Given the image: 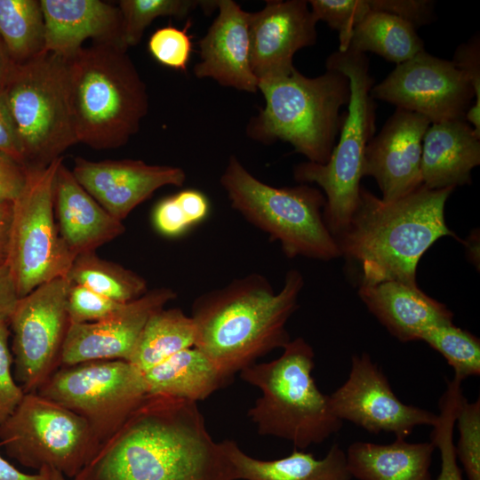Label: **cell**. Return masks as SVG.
Masks as SVG:
<instances>
[{
    "mask_svg": "<svg viewBox=\"0 0 480 480\" xmlns=\"http://www.w3.org/2000/svg\"><path fill=\"white\" fill-rule=\"evenodd\" d=\"M73 480H236L197 403L148 395Z\"/></svg>",
    "mask_w": 480,
    "mask_h": 480,
    "instance_id": "obj_1",
    "label": "cell"
},
{
    "mask_svg": "<svg viewBox=\"0 0 480 480\" xmlns=\"http://www.w3.org/2000/svg\"><path fill=\"white\" fill-rule=\"evenodd\" d=\"M303 285L300 272L291 269L276 293L265 276L254 273L197 297L191 316L194 347L229 379L291 340L285 325Z\"/></svg>",
    "mask_w": 480,
    "mask_h": 480,
    "instance_id": "obj_2",
    "label": "cell"
},
{
    "mask_svg": "<svg viewBox=\"0 0 480 480\" xmlns=\"http://www.w3.org/2000/svg\"><path fill=\"white\" fill-rule=\"evenodd\" d=\"M453 188L430 189L423 184L392 202L364 187L347 226L334 236L340 256L356 265L360 285L385 281L417 284L421 256L439 238L456 237L444 220Z\"/></svg>",
    "mask_w": 480,
    "mask_h": 480,
    "instance_id": "obj_3",
    "label": "cell"
},
{
    "mask_svg": "<svg viewBox=\"0 0 480 480\" xmlns=\"http://www.w3.org/2000/svg\"><path fill=\"white\" fill-rule=\"evenodd\" d=\"M126 51L116 44L93 43L66 59L77 143L94 149L116 148L139 131L148 97Z\"/></svg>",
    "mask_w": 480,
    "mask_h": 480,
    "instance_id": "obj_4",
    "label": "cell"
},
{
    "mask_svg": "<svg viewBox=\"0 0 480 480\" xmlns=\"http://www.w3.org/2000/svg\"><path fill=\"white\" fill-rule=\"evenodd\" d=\"M259 90L266 104L247 124V136L264 144L288 142L308 162L326 164L343 123L340 108L349 102L348 78L333 68L313 78L295 68L260 82Z\"/></svg>",
    "mask_w": 480,
    "mask_h": 480,
    "instance_id": "obj_5",
    "label": "cell"
},
{
    "mask_svg": "<svg viewBox=\"0 0 480 480\" xmlns=\"http://www.w3.org/2000/svg\"><path fill=\"white\" fill-rule=\"evenodd\" d=\"M283 349L282 355L270 362L244 368L240 377L261 392L248 411L259 434L287 440L303 450L337 433L342 421L312 375V347L299 337Z\"/></svg>",
    "mask_w": 480,
    "mask_h": 480,
    "instance_id": "obj_6",
    "label": "cell"
},
{
    "mask_svg": "<svg viewBox=\"0 0 480 480\" xmlns=\"http://www.w3.org/2000/svg\"><path fill=\"white\" fill-rule=\"evenodd\" d=\"M369 68L365 53L349 49L328 57L326 68L342 72L350 84L340 136L326 164L306 161L293 168L295 180L316 183L324 190L323 217L333 236L347 226L358 205L364 151L375 131L376 104L371 95L373 78Z\"/></svg>",
    "mask_w": 480,
    "mask_h": 480,
    "instance_id": "obj_7",
    "label": "cell"
},
{
    "mask_svg": "<svg viewBox=\"0 0 480 480\" xmlns=\"http://www.w3.org/2000/svg\"><path fill=\"white\" fill-rule=\"evenodd\" d=\"M220 183L231 206L248 222L280 243L289 259L331 260L340 256L323 217L325 196L307 184L275 188L254 177L231 156Z\"/></svg>",
    "mask_w": 480,
    "mask_h": 480,
    "instance_id": "obj_8",
    "label": "cell"
},
{
    "mask_svg": "<svg viewBox=\"0 0 480 480\" xmlns=\"http://www.w3.org/2000/svg\"><path fill=\"white\" fill-rule=\"evenodd\" d=\"M2 95L14 124L27 169L46 167L77 143L66 59L44 52L16 64Z\"/></svg>",
    "mask_w": 480,
    "mask_h": 480,
    "instance_id": "obj_9",
    "label": "cell"
},
{
    "mask_svg": "<svg viewBox=\"0 0 480 480\" xmlns=\"http://www.w3.org/2000/svg\"><path fill=\"white\" fill-rule=\"evenodd\" d=\"M0 444L20 465L75 478L100 446L80 415L37 393H26L0 424Z\"/></svg>",
    "mask_w": 480,
    "mask_h": 480,
    "instance_id": "obj_10",
    "label": "cell"
},
{
    "mask_svg": "<svg viewBox=\"0 0 480 480\" xmlns=\"http://www.w3.org/2000/svg\"><path fill=\"white\" fill-rule=\"evenodd\" d=\"M62 156L27 169L26 185L13 202L6 265L22 298L41 284L65 277L76 256L61 239L54 216L53 181Z\"/></svg>",
    "mask_w": 480,
    "mask_h": 480,
    "instance_id": "obj_11",
    "label": "cell"
},
{
    "mask_svg": "<svg viewBox=\"0 0 480 480\" xmlns=\"http://www.w3.org/2000/svg\"><path fill=\"white\" fill-rule=\"evenodd\" d=\"M36 393L83 417L100 444L111 436L148 396L143 372L125 360L60 366Z\"/></svg>",
    "mask_w": 480,
    "mask_h": 480,
    "instance_id": "obj_12",
    "label": "cell"
},
{
    "mask_svg": "<svg viewBox=\"0 0 480 480\" xmlns=\"http://www.w3.org/2000/svg\"><path fill=\"white\" fill-rule=\"evenodd\" d=\"M69 281L58 277L20 298L8 321L13 375L25 393H36L60 367L69 318Z\"/></svg>",
    "mask_w": 480,
    "mask_h": 480,
    "instance_id": "obj_13",
    "label": "cell"
},
{
    "mask_svg": "<svg viewBox=\"0 0 480 480\" xmlns=\"http://www.w3.org/2000/svg\"><path fill=\"white\" fill-rule=\"evenodd\" d=\"M371 95L426 117L431 124L465 119L475 98L466 76L452 60L425 51L397 64Z\"/></svg>",
    "mask_w": 480,
    "mask_h": 480,
    "instance_id": "obj_14",
    "label": "cell"
},
{
    "mask_svg": "<svg viewBox=\"0 0 480 480\" xmlns=\"http://www.w3.org/2000/svg\"><path fill=\"white\" fill-rule=\"evenodd\" d=\"M329 399L338 419L375 435L387 432L405 439L416 427H433L437 420V414L403 403L366 353L352 356L348 379Z\"/></svg>",
    "mask_w": 480,
    "mask_h": 480,
    "instance_id": "obj_15",
    "label": "cell"
},
{
    "mask_svg": "<svg viewBox=\"0 0 480 480\" xmlns=\"http://www.w3.org/2000/svg\"><path fill=\"white\" fill-rule=\"evenodd\" d=\"M176 297L171 288L152 289L100 321L70 324L60 366L95 360L129 361L148 319Z\"/></svg>",
    "mask_w": 480,
    "mask_h": 480,
    "instance_id": "obj_16",
    "label": "cell"
},
{
    "mask_svg": "<svg viewBox=\"0 0 480 480\" xmlns=\"http://www.w3.org/2000/svg\"><path fill=\"white\" fill-rule=\"evenodd\" d=\"M431 123L424 116L396 108L366 145L363 177L375 179L384 202L412 193L422 183V140Z\"/></svg>",
    "mask_w": 480,
    "mask_h": 480,
    "instance_id": "obj_17",
    "label": "cell"
},
{
    "mask_svg": "<svg viewBox=\"0 0 480 480\" xmlns=\"http://www.w3.org/2000/svg\"><path fill=\"white\" fill-rule=\"evenodd\" d=\"M316 22L305 0L267 1L251 12V65L258 83L295 69L294 54L316 43Z\"/></svg>",
    "mask_w": 480,
    "mask_h": 480,
    "instance_id": "obj_18",
    "label": "cell"
},
{
    "mask_svg": "<svg viewBox=\"0 0 480 480\" xmlns=\"http://www.w3.org/2000/svg\"><path fill=\"white\" fill-rule=\"evenodd\" d=\"M71 171L80 185L120 221L160 188L180 187L186 180L180 167L134 159L90 161L76 157Z\"/></svg>",
    "mask_w": 480,
    "mask_h": 480,
    "instance_id": "obj_19",
    "label": "cell"
},
{
    "mask_svg": "<svg viewBox=\"0 0 480 480\" xmlns=\"http://www.w3.org/2000/svg\"><path fill=\"white\" fill-rule=\"evenodd\" d=\"M217 9V17L199 41L200 61L194 74L223 86L256 92L259 83L251 65V12L233 0H218Z\"/></svg>",
    "mask_w": 480,
    "mask_h": 480,
    "instance_id": "obj_20",
    "label": "cell"
},
{
    "mask_svg": "<svg viewBox=\"0 0 480 480\" xmlns=\"http://www.w3.org/2000/svg\"><path fill=\"white\" fill-rule=\"evenodd\" d=\"M40 4L44 21V52L68 59L87 39L125 47L118 6L100 0H40Z\"/></svg>",
    "mask_w": 480,
    "mask_h": 480,
    "instance_id": "obj_21",
    "label": "cell"
},
{
    "mask_svg": "<svg viewBox=\"0 0 480 480\" xmlns=\"http://www.w3.org/2000/svg\"><path fill=\"white\" fill-rule=\"evenodd\" d=\"M53 209L60 236L76 257L93 252L125 231L77 181L63 161L53 181Z\"/></svg>",
    "mask_w": 480,
    "mask_h": 480,
    "instance_id": "obj_22",
    "label": "cell"
},
{
    "mask_svg": "<svg viewBox=\"0 0 480 480\" xmlns=\"http://www.w3.org/2000/svg\"><path fill=\"white\" fill-rule=\"evenodd\" d=\"M358 295L389 333L402 342L418 340L430 327L452 324L453 313L417 284L385 281L360 285Z\"/></svg>",
    "mask_w": 480,
    "mask_h": 480,
    "instance_id": "obj_23",
    "label": "cell"
},
{
    "mask_svg": "<svg viewBox=\"0 0 480 480\" xmlns=\"http://www.w3.org/2000/svg\"><path fill=\"white\" fill-rule=\"evenodd\" d=\"M480 164V135L465 120L431 124L422 140V183L430 189L455 188L471 182Z\"/></svg>",
    "mask_w": 480,
    "mask_h": 480,
    "instance_id": "obj_24",
    "label": "cell"
},
{
    "mask_svg": "<svg viewBox=\"0 0 480 480\" xmlns=\"http://www.w3.org/2000/svg\"><path fill=\"white\" fill-rule=\"evenodd\" d=\"M220 446L228 459L235 479L242 480H351L346 453L338 444L331 446L323 459L294 450L288 456L263 460L245 453L233 440Z\"/></svg>",
    "mask_w": 480,
    "mask_h": 480,
    "instance_id": "obj_25",
    "label": "cell"
},
{
    "mask_svg": "<svg viewBox=\"0 0 480 480\" xmlns=\"http://www.w3.org/2000/svg\"><path fill=\"white\" fill-rule=\"evenodd\" d=\"M436 447L431 442L396 438L389 444L354 442L347 450L348 469L358 480H431Z\"/></svg>",
    "mask_w": 480,
    "mask_h": 480,
    "instance_id": "obj_26",
    "label": "cell"
},
{
    "mask_svg": "<svg viewBox=\"0 0 480 480\" xmlns=\"http://www.w3.org/2000/svg\"><path fill=\"white\" fill-rule=\"evenodd\" d=\"M148 395H164L198 402L228 380L196 347L183 349L143 372Z\"/></svg>",
    "mask_w": 480,
    "mask_h": 480,
    "instance_id": "obj_27",
    "label": "cell"
},
{
    "mask_svg": "<svg viewBox=\"0 0 480 480\" xmlns=\"http://www.w3.org/2000/svg\"><path fill=\"white\" fill-rule=\"evenodd\" d=\"M348 49L360 53L374 52L396 65L425 51L416 28L384 12H370L356 25Z\"/></svg>",
    "mask_w": 480,
    "mask_h": 480,
    "instance_id": "obj_28",
    "label": "cell"
},
{
    "mask_svg": "<svg viewBox=\"0 0 480 480\" xmlns=\"http://www.w3.org/2000/svg\"><path fill=\"white\" fill-rule=\"evenodd\" d=\"M196 328L180 308H162L144 326L129 359L142 372L195 346Z\"/></svg>",
    "mask_w": 480,
    "mask_h": 480,
    "instance_id": "obj_29",
    "label": "cell"
},
{
    "mask_svg": "<svg viewBox=\"0 0 480 480\" xmlns=\"http://www.w3.org/2000/svg\"><path fill=\"white\" fill-rule=\"evenodd\" d=\"M0 39L15 64L44 52L40 0H0Z\"/></svg>",
    "mask_w": 480,
    "mask_h": 480,
    "instance_id": "obj_30",
    "label": "cell"
},
{
    "mask_svg": "<svg viewBox=\"0 0 480 480\" xmlns=\"http://www.w3.org/2000/svg\"><path fill=\"white\" fill-rule=\"evenodd\" d=\"M66 277L119 303L132 301L148 290L147 281L134 271L104 259L96 252L76 257Z\"/></svg>",
    "mask_w": 480,
    "mask_h": 480,
    "instance_id": "obj_31",
    "label": "cell"
},
{
    "mask_svg": "<svg viewBox=\"0 0 480 480\" xmlns=\"http://www.w3.org/2000/svg\"><path fill=\"white\" fill-rule=\"evenodd\" d=\"M218 1V0H217ZM213 0H121L118 8L122 16V40L126 48L137 45L145 29L157 18L188 17L198 7L204 12L217 9Z\"/></svg>",
    "mask_w": 480,
    "mask_h": 480,
    "instance_id": "obj_32",
    "label": "cell"
},
{
    "mask_svg": "<svg viewBox=\"0 0 480 480\" xmlns=\"http://www.w3.org/2000/svg\"><path fill=\"white\" fill-rule=\"evenodd\" d=\"M418 340L426 342L445 358L454 371L453 379L462 382L480 375V340L471 332L452 323L423 331Z\"/></svg>",
    "mask_w": 480,
    "mask_h": 480,
    "instance_id": "obj_33",
    "label": "cell"
},
{
    "mask_svg": "<svg viewBox=\"0 0 480 480\" xmlns=\"http://www.w3.org/2000/svg\"><path fill=\"white\" fill-rule=\"evenodd\" d=\"M462 393L460 384L449 380L446 390L440 398V412L432 427L430 441L440 452L441 470L437 480H463L453 443L456 410Z\"/></svg>",
    "mask_w": 480,
    "mask_h": 480,
    "instance_id": "obj_34",
    "label": "cell"
},
{
    "mask_svg": "<svg viewBox=\"0 0 480 480\" xmlns=\"http://www.w3.org/2000/svg\"><path fill=\"white\" fill-rule=\"evenodd\" d=\"M455 422L459 430L456 457L468 480H480V399L469 403L462 394L458 402Z\"/></svg>",
    "mask_w": 480,
    "mask_h": 480,
    "instance_id": "obj_35",
    "label": "cell"
},
{
    "mask_svg": "<svg viewBox=\"0 0 480 480\" xmlns=\"http://www.w3.org/2000/svg\"><path fill=\"white\" fill-rule=\"evenodd\" d=\"M311 13L339 32V51L348 48L352 31L371 11L369 0H310Z\"/></svg>",
    "mask_w": 480,
    "mask_h": 480,
    "instance_id": "obj_36",
    "label": "cell"
},
{
    "mask_svg": "<svg viewBox=\"0 0 480 480\" xmlns=\"http://www.w3.org/2000/svg\"><path fill=\"white\" fill-rule=\"evenodd\" d=\"M184 29L166 26L156 29L149 37L148 48L156 60L164 66L186 70L192 52V41Z\"/></svg>",
    "mask_w": 480,
    "mask_h": 480,
    "instance_id": "obj_37",
    "label": "cell"
},
{
    "mask_svg": "<svg viewBox=\"0 0 480 480\" xmlns=\"http://www.w3.org/2000/svg\"><path fill=\"white\" fill-rule=\"evenodd\" d=\"M70 283V282H69ZM123 304L107 298L84 285L70 283L67 308L70 324H84L100 321Z\"/></svg>",
    "mask_w": 480,
    "mask_h": 480,
    "instance_id": "obj_38",
    "label": "cell"
},
{
    "mask_svg": "<svg viewBox=\"0 0 480 480\" xmlns=\"http://www.w3.org/2000/svg\"><path fill=\"white\" fill-rule=\"evenodd\" d=\"M10 332L8 322L0 324V424L14 412L26 394L13 375Z\"/></svg>",
    "mask_w": 480,
    "mask_h": 480,
    "instance_id": "obj_39",
    "label": "cell"
},
{
    "mask_svg": "<svg viewBox=\"0 0 480 480\" xmlns=\"http://www.w3.org/2000/svg\"><path fill=\"white\" fill-rule=\"evenodd\" d=\"M452 61L466 76L473 87L476 100L466 113L465 120L480 135V38L478 33L457 47Z\"/></svg>",
    "mask_w": 480,
    "mask_h": 480,
    "instance_id": "obj_40",
    "label": "cell"
},
{
    "mask_svg": "<svg viewBox=\"0 0 480 480\" xmlns=\"http://www.w3.org/2000/svg\"><path fill=\"white\" fill-rule=\"evenodd\" d=\"M372 12H384L409 22L414 28L431 23L435 3L430 0H369Z\"/></svg>",
    "mask_w": 480,
    "mask_h": 480,
    "instance_id": "obj_41",
    "label": "cell"
},
{
    "mask_svg": "<svg viewBox=\"0 0 480 480\" xmlns=\"http://www.w3.org/2000/svg\"><path fill=\"white\" fill-rule=\"evenodd\" d=\"M153 222L159 233L178 236L191 227L175 195L160 201L154 209Z\"/></svg>",
    "mask_w": 480,
    "mask_h": 480,
    "instance_id": "obj_42",
    "label": "cell"
},
{
    "mask_svg": "<svg viewBox=\"0 0 480 480\" xmlns=\"http://www.w3.org/2000/svg\"><path fill=\"white\" fill-rule=\"evenodd\" d=\"M27 176L23 164L0 152V203H13L26 185Z\"/></svg>",
    "mask_w": 480,
    "mask_h": 480,
    "instance_id": "obj_43",
    "label": "cell"
},
{
    "mask_svg": "<svg viewBox=\"0 0 480 480\" xmlns=\"http://www.w3.org/2000/svg\"><path fill=\"white\" fill-rule=\"evenodd\" d=\"M0 152L12 156L24 165L21 145L2 93L0 94Z\"/></svg>",
    "mask_w": 480,
    "mask_h": 480,
    "instance_id": "obj_44",
    "label": "cell"
},
{
    "mask_svg": "<svg viewBox=\"0 0 480 480\" xmlns=\"http://www.w3.org/2000/svg\"><path fill=\"white\" fill-rule=\"evenodd\" d=\"M190 225L202 221L208 214L209 202L206 196L196 189H185L175 195Z\"/></svg>",
    "mask_w": 480,
    "mask_h": 480,
    "instance_id": "obj_45",
    "label": "cell"
},
{
    "mask_svg": "<svg viewBox=\"0 0 480 480\" xmlns=\"http://www.w3.org/2000/svg\"><path fill=\"white\" fill-rule=\"evenodd\" d=\"M20 297L6 264H0V324L8 322Z\"/></svg>",
    "mask_w": 480,
    "mask_h": 480,
    "instance_id": "obj_46",
    "label": "cell"
},
{
    "mask_svg": "<svg viewBox=\"0 0 480 480\" xmlns=\"http://www.w3.org/2000/svg\"><path fill=\"white\" fill-rule=\"evenodd\" d=\"M12 214L13 203H0V264H6Z\"/></svg>",
    "mask_w": 480,
    "mask_h": 480,
    "instance_id": "obj_47",
    "label": "cell"
},
{
    "mask_svg": "<svg viewBox=\"0 0 480 480\" xmlns=\"http://www.w3.org/2000/svg\"><path fill=\"white\" fill-rule=\"evenodd\" d=\"M51 469L43 468L36 474L20 471L0 454V480H47Z\"/></svg>",
    "mask_w": 480,
    "mask_h": 480,
    "instance_id": "obj_48",
    "label": "cell"
},
{
    "mask_svg": "<svg viewBox=\"0 0 480 480\" xmlns=\"http://www.w3.org/2000/svg\"><path fill=\"white\" fill-rule=\"evenodd\" d=\"M15 66L0 39V94L4 92Z\"/></svg>",
    "mask_w": 480,
    "mask_h": 480,
    "instance_id": "obj_49",
    "label": "cell"
},
{
    "mask_svg": "<svg viewBox=\"0 0 480 480\" xmlns=\"http://www.w3.org/2000/svg\"><path fill=\"white\" fill-rule=\"evenodd\" d=\"M47 480H67V477L63 476L61 473L56 470L51 469L50 475Z\"/></svg>",
    "mask_w": 480,
    "mask_h": 480,
    "instance_id": "obj_50",
    "label": "cell"
}]
</instances>
